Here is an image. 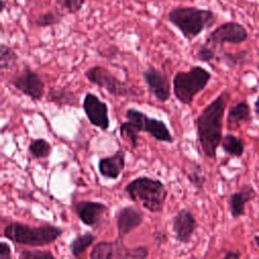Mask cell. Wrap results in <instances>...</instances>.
I'll list each match as a JSON object with an SVG mask.
<instances>
[{"label":"cell","instance_id":"obj_8","mask_svg":"<svg viewBox=\"0 0 259 259\" xmlns=\"http://www.w3.org/2000/svg\"><path fill=\"white\" fill-rule=\"evenodd\" d=\"M149 248L146 246L126 247L122 239L114 241H100L96 243L90 253V259H144L149 256Z\"/></svg>","mask_w":259,"mask_h":259},{"label":"cell","instance_id":"obj_31","mask_svg":"<svg viewBox=\"0 0 259 259\" xmlns=\"http://www.w3.org/2000/svg\"><path fill=\"white\" fill-rule=\"evenodd\" d=\"M241 257V253L239 251H227L224 255L225 259H239Z\"/></svg>","mask_w":259,"mask_h":259},{"label":"cell","instance_id":"obj_14","mask_svg":"<svg viewBox=\"0 0 259 259\" xmlns=\"http://www.w3.org/2000/svg\"><path fill=\"white\" fill-rule=\"evenodd\" d=\"M117 238L122 239L139 228L144 222V212L134 206L127 205L119 208L115 214Z\"/></svg>","mask_w":259,"mask_h":259},{"label":"cell","instance_id":"obj_25","mask_svg":"<svg viewBox=\"0 0 259 259\" xmlns=\"http://www.w3.org/2000/svg\"><path fill=\"white\" fill-rule=\"evenodd\" d=\"M63 14L60 13V11H47L45 13L39 14L35 20L34 23L38 27H49L59 24L62 21Z\"/></svg>","mask_w":259,"mask_h":259},{"label":"cell","instance_id":"obj_23","mask_svg":"<svg viewBox=\"0 0 259 259\" xmlns=\"http://www.w3.org/2000/svg\"><path fill=\"white\" fill-rule=\"evenodd\" d=\"M186 178L187 180L199 191L203 189L206 178L203 173V169L197 164L195 161L190 162V164L186 167Z\"/></svg>","mask_w":259,"mask_h":259},{"label":"cell","instance_id":"obj_20","mask_svg":"<svg viewBox=\"0 0 259 259\" xmlns=\"http://www.w3.org/2000/svg\"><path fill=\"white\" fill-rule=\"evenodd\" d=\"M221 147L225 153L235 158L242 157L245 151V145L243 140L232 134H227L223 137Z\"/></svg>","mask_w":259,"mask_h":259},{"label":"cell","instance_id":"obj_15","mask_svg":"<svg viewBox=\"0 0 259 259\" xmlns=\"http://www.w3.org/2000/svg\"><path fill=\"white\" fill-rule=\"evenodd\" d=\"M196 228L197 222L195 217L190 210L186 208H181L173 217L172 230L175 234V239L179 243H189Z\"/></svg>","mask_w":259,"mask_h":259},{"label":"cell","instance_id":"obj_11","mask_svg":"<svg viewBox=\"0 0 259 259\" xmlns=\"http://www.w3.org/2000/svg\"><path fill=\"white\" fill-rule=\"evenodd\" d=\"M248 38V31L244 25L235 21H228L214 28L206 38V42L218 46L224 44L239 45Z\"/></svg>","mask_w":259,"mask_h":259},{"label":"cell","instance_id":"obj_29","mask_svg":"<svg viewBox=\"0 0 259 259\" xmlns=\"http://www.w3.org/2000/svg\"><path fill=\"white\" fill-rule=\"evenodd\" d=\"M245 57H246V52L241 51V52H238L236 54L227 53L223 56V60L228 66L235 67V66L243 64L244 61H245Z\"/></svg>","mask_w":259,"mask_h":259},{"label":"cell","instance_id":"obj_17","mask_svg":"<svg viewBox=\"0 0 259 259\" xmlns=\"http://www.w3.org/2000/svg\"><path fill=\"white\" fill-rule=\"evenodd\" d=\"M257 196V191L251 184L243 185L240 190L233 192L229 198L230 213L234 219H238L245 214L246 203L253 200Z\"/></svg>","mask_w":259,"mask_h":259},{"label":"cell","instance_id":"obj_10","mask_svg":"<svg viewBox=\"0 0 259 259\" xmlns=\"http://www.w3.org/2000/svg\"><path fill=\"white\" fill-rule=\"evenodd\" d=\"M82 107L92 125L103 132H106L109 128L110 120L108 105L106 102L100 100L96 94L87 92L83 98Z\"/></svg>","mask_w":259,"mask_h":259},{"label":"cell","instance_id":"obj_24","mask_svg":"<svg viewBox=\"0 0 259 259\" xmlns=\"http://www.w3.org/2000/svg\"><path fill=\"white\" fill-rule=\"evenodd\" d=\"M18 60V56L15 51L4 45L1 44L0 46V70L3 72L5 70L12 69Z\"/></svg>","mask_w":259,"mask_h":259},{"label":"cell","instance_id":"obj_22","mask_svg":"<svg viewBox=\"0 0 259 259\" xmlns=\"http://www.w3.org/2000/svg\"><path fill=\"white\" fill-rule=\"evenodd\" d=\"M53 146L42 138L31 140L28 145V152L34 159H45L51 156Z\"/></svg>","mask_w":259,"mask_h":259},{"label":"cell","instance_id":"obj_3","mask_svg":"<svg viewBox=\"0 0 259 259\" xmlns=\"http://www.w3.org/2000/svg\"><path fill=\"white\" fill-rule=\"evenodd\" d=\"M124 191L133 201L141 203L150 212H162L168 197L165 184L149 176L133 179L125 185Z\"/></svg>","mask_w":259,"mask_h":259},{"label":"cell","instance_id":"obj_21","mask_svg":"<svg viewBox=\"0 0 259 259\" xmlns=\"http://www.w3.org/2000/svg\"><path fill=\"white\" fill-rule=\"evenodd\" d=\"M96 237L91 232H85L82 235L75 237L69 245L70 252L73 257L78 258L83 254L87 248H89L95 241Z\"/></svg>","mask_w":259,"mask_h":259},{"label":"cell","instance_id":"obj_1","mask_svg":"<svg viewBox=\"0 0 259 259\" xmlns=\"http://www.w3.org/2000/svg\"><path fill=\"white\" fill-rule=\"evenodd\" d=\"M230 96L228 91L221 92L194 120L198 143L207 158L217 157V150L223 139V118Z\"/></svg>","mask_w":259,"mask_h":259},{"label":"cell","instance_id":"obj_32","mask_svg":"<svg viewBox=\"0 0 259 259\" xmlns=\"http://www.w3.org/2000/svg\"><path fill=\"white\" fill-rule=\"evenodd\" d=\"M254 108H255V112L259 115V95H258L257 99L254 102Z\"/></svg>","mask_w":259,"mask_h":259},{"label":"cell","instance_id":"obj_30","mask_svg":"<svg viewBox=\"0 0 259 259\" xmlns=\"http://www.w3.org/2000/svg\"><path fill=\"white\" fill-rule=\"evenodd\" d=\"M12 252L10 246L5 242H0V259H11Z\"/></svg>","mask_w":259,"mask_h":259},{"label":"cell","instance_id":"obj_2","mask_svg":"<svg viewBox=\"0 0 259 259\" xmlns=\"http://www.w3.org/2000/svg\"><path fill=\"white\" fill-rule=\"evenodd\" d=\"M126 121L119 125V135L131 143L133 149L139 144V134L148 133L152 138L163 143H173L174 139L167 124L155 117H150L137 108H127L124 114Z\"/></svg>","mask_w":259,"mask_h":259},{"label":"cell","instance_id":"obj_7","mask_svg":"<svg viewBox=\"0 0 259 259\" xmlns=\"http://www.w3.org/2000/svg\"><path fill=\"white\" fill-rule=\"evenodd\" d=\"M84 76L90 83L103 88L109 94L116 97H133L141 94L139 88L123 82L102 66H93L87 69Z\"/></svg>","mask_w":259,"mask_h":259},{"label":"cell","instance_id":"obj_27","mask_svg":"<svg viewBox=\"0 0 259 259\" xmlns=\"http://www.w3.org/2000/svg\"><path fill=\"white\" fill-rule=\"evenodd\" d=\"M20 259H54L55 256L48 250H28L23 249L19 253Z\"/></svg>","mask_w":259,"mask_h":259},{"label":"cell","instance_id":"obj_9","mask_svg":"<svg viewBox=\"0 0 259 259\" xmlns=\"http://www.w3.org/2000/svg\"><path fill=\"white\" fill-rule=\"evenodd\" d=\"M10 84L19 92L29 97L32 101H39L45 95V82L41 77L28 66L10 79Z\"/></svg>","mask_w":259,"mask_h":259},{"label":"cell","instance_id":"obj_4","mask_svg":"<svg viewBox=\"0 0 259 259\" xmlns=\"http://www.w3.org/2000/svg\"><path fill=\"white\" fill-rule=\"evenodd\" d=\"M64 233L59 226L47 224L30 226L21 222H11L3 230V237L18 245L41 247L54 243Z\"/></svg>","mask_w":259,"mask_h":259},{"label":"cell","instance_id":"obj_33","mask_svg":"<svg viewBox=\"0 0 259 259\" xmlns=\"http://www.w3.org/2000/svg\"><path fill=\"white\" fill-rule=\"evenodd\" d=\"M254 241H255L256 246L259 248V235H255L254 236Z\"/></svg>","mask_w":259,"mask_h":259},{"label":"cell","instance_id":"obj_13","mask_svg":"<svg viewBox=\"0 0 259 259\" xmlns=\"http://www.w3.org/2000/svg\"><path fill=\"white\" fill-rule=\"evenodd\" d=\"M143 79L154 97L160 102L170 99V81L166 73L154 67H148L142 73Z\"/></svg>","mask_w":259,"mask_h":259},{"label":"cell","instance_id":"obj_12","mask_svg":"<svg viewBox=\"0 0 259 259\" xmlns=\"http://www.w3.org/2000/svg\"><path fill=\"white\" fill-rule=\"evenodd\" d=\"M74 210L78 219L92 229L100 227L104 221V215L108 213L106 204L100 201L79 200L74 203Z\"/></svg>","mask_w":259,"mask_h":259},{"label":"cell","instance_id":"obj_6","mask_svg":"<svg viewBox=\"0 0 259 259\" xmlns=\"http://www.w3.org/2000/svg\"><path fill=\"white\" fill-rule=\"evenodd\" d=\"M211 78L210 73L201 66H193L188 71H178L172 80L173 94L184 105H190Z\"/></svg>","mask_w":259,"mask_h":259},{"label":"cell","instance_id":"obj_19","mask_svg":"<svg viewBox=\"0 0 259 259\" xmlns=\"http://www.w3.org/2000/svg\"><path fill=\"white\" fill-rule=\"evenodd\" d=\"M251 118V107L246 101H240L233 105L227 115V124L229 130H233L238 124L248 121Z\"/></svg>","mask_w":259,"mask_h":259},{"label":"cell","instance_id":"obj_5","mask_svg":"<svg viewBox=\"0 0 259 259\" xmlns=\"http://www.w3.org/2000/svg\"><path fill=\"white\" fill-rule=\"evenodd\" d=\"M169 21L186 39H193L215 22V15L209 9L194 6H177L168 13Z\"/></svg>","mask_w":259,"mask_h":259},{"label":"cell","instance_id":"obj_28","mask_svg":"<svg viewBox=\"0 0 259 259\" xmlns=\"http://www.w3.org/2000/svg\"><path fill=\"white\" fill-rule=\"evenodd\" d=\"M85 0H56L57 5L68 14H75L81 10Z\"/></svg>","mask_w":259,"mask_h":259},{"label":"cell","instance_id":"obj_16","mask_svg":"<svg viewBox=\"0 0 259 259\" xmlns=\"http://www.w3.org/2000/svg\"><path fill=\"white\" fill-rule=\"evenodd\" d=\"M125 167V152L122 149L100 158L97 164L100 175L106 179H117Z\"/></svg>","mask_w":259,"mask_h":259},{"label":"cell","instance_id":"obj_18","mask_svg":"<svg viewBox=\"0 0 259 259\" xmlns=\"http://www.w3.org/2000/svg\"><path fill=\"white\" fill-rule=\"evenodd\" d=\"M46 100L51 103L57 104L59 107L62 106H78L79 100L77 95L66 88H50Z\"/></svg>","mask_w":259,"mask_h":259},{"label":"cell","instance_id":"obj_26","mask_svg":"<svg viewBox=\"0 0 259 259\" xmlns=\"http://www.w3.org/2000/svg\"><path fill=\"white\" fill-rule=\"evenodd\" d=\"M195 58L202 63L210 64L212 61L217 59V52L214 50V46L205 41V44L201 45L198 48L195 54Z\"/></svg>","mask_w":259,"mask_h":259}]
</instances>
